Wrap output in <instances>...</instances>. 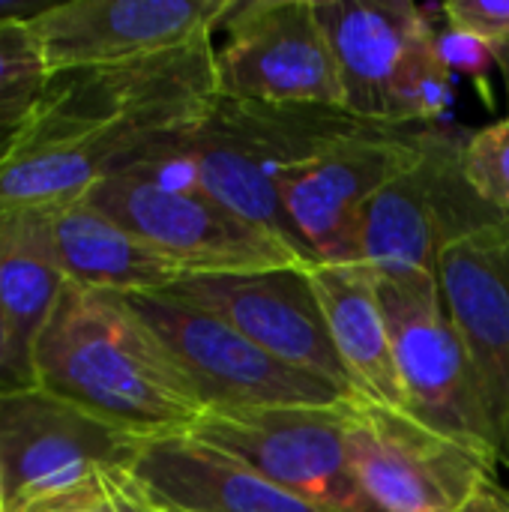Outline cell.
Returning a JSON list of instances; mask_svg holds the SVG:
<instances>
[{
	"instance_id": "6da1fadb",
	"label": "cell",
	"mask_w": 509,
	"mask_h": 512,
	"mask_svg": "<svg viewBox=\"0 0 509 512\" xmlns=\"http://www.w3.org/2000/svg\"><path fill=\"white\" fill-rule=\"evenodd\" d=\"M213 99V39L51 78L0 162V210L78 201L120 171L159 165Z\"/></svg>"
},
{
	"instance_id": "7a4b0ae2",
	"label": "cell",
	"mask_w": 509,
	"mask_h": 512,
	"mask_svg": "<svg viewBox=\"0 0 509 512\" xmlns=\"http://www.w3.org/2000/svg\"><path fill=\"white\" fill-rule=\"evenodd\" d=\"M36 384L138 441L189 435L207 414L159 336L120 297L66 285L33 342Z\"/></svg>"
},
{
	"instance_id": "3957f363",
	"label": "cell",
	"mask_w": 509,
	"mask_h": 512,
	"mask_svg": "<svg viewBox=\"0 0 509 512\" xmlns=\"http://www.w3.org/2000/svg\"><path fill=\"white\" fill-rule=\"evenodd\" d=\"M363 123L342 108L216 96L192 126L168 141L159 165H180L207 195L297 249L279 201L282 177Z\"/></svg>"
},
{
	"instance_id": "277c9868",
	"label": "cell",
	"mask_w": 509,
	"mask_h": 512,
	"mask_svg": "<svg viewBox=\"0 0 509 512\" xmlns=\"http://www.w3.org/2000/svg\"><path fill=\"white\" fill-rule=\"evenodd\" d=\"M327 30L342 108L366 123L408 129L450 108L453 66L426 9L411 0H315Z\"/></svg>"
},
{
	"instance_id": "5b68a950",
	"label": "cell",
	"mask_w": 509,
	"mask_h": 512,
	"mask_svg": "<svg viewBox=\"0 0 509 512\" xmlns=\"http://www.w3.org/2000/svg\"><path fill=\"white\" fill-rule=\"evenodd\" d=\"M84 198L186 276L312 267L291 243L207 195L180 165L120 171L96 183Z\"/></svg>"
},
{
	"instance_id": "8992f818",
	"label": "cell",
	"mask_w": 509,
	"mask_h": 512,
	"mask_svg": "<svg viewBox=\"0 0 509 512\" xmlns=\"http://www.w3.org/2000/svg\"><path fill=\"white\" fill-rule=\"evenodd\" d=\"M348 456L372 512H462L501 462L426 426L408 408L342 399Z\"/></svg>"
},
{
	"instance_id": "52a82bcc",
	"label": "cell",
	"mask_w": 509,
	"mask_h": 512,
	"mask_svg": "<svg viewBox=\"0 0 509 512\" xmlns=\"http://www.w3.org/2000/svg\"><path fill=\"white\" fill-rule=\"evenodd\" d=\"M405 408L453 441L498 459L465 342L438 273L375 270ZM501 462V459H498Z\"/></svg>"
},
{
	"instance_id": "ba28073f",
	"label": "cell",
	"mask_w": 509,
	"mask_h": 512,
	"mask_svg": "<svg viewBox=\"0 0 509 512\" xmlns=\"http://www.w3.org/2000/svg\"><path fill=\"white\" fill-rule=\"evenodd\" d=\"M144 444L39 384L0 396L6 512H36L132 471Z\"/></svg>"
},
{
	"instance_id": "9c48e42d",
	"label": "cell",
	"mask_w": 509,
	"mask_h": 512,
	"mask_svg": "<svg viewBox=\"0 0 509 512\" xmlns=\"http://www.w3.org/2000/svg\"><path fill=\"white\" fill-rule=\"evenodd\" d=\"M429 132L432 126L363 123L282 177L279 201L309 264H363V213L396 174L420 159Z\"/></svg>"
},
{
	"instance_id": "30bf717a",
	"label": "cell",
	"mask_w": 509,
	"mask_h": 512,
	"mask_svg": "<svg viewBox=\"0 0 509 512\" xmlns=\"http://www.w3.org/2000/svg\"><path fill=\"white\" fill-rule=\"evenodd\" d=\"M213 72L222 99L342 108L339 69L315 0H234L213 36Z\"/></svg>"
},
{
	"instance_id": "8fae6325",
	"label": "cell",
	"mask_w": 509,
	"mask_h": 512,
	"mask_svg": "<svg viewBox=\"0 0 509 512\" xmlns=\"http://www.w3.org/2000/svg\"><path fill=\"white\" fill-rule=\"evenodd\" d=\"M465 138L432 126L420 159L369 201L360 225L363 264L438 273L456 240L507 219L471 189L462 168Z\"/></svg>"
},
{
	"instance_id": "7c38bea8",
	"label": "cell",
	"mask_w": 509,
	"mask_h": 512,
	"mask_svg": "<svg viewBox=\"0 0 509 512\" xmlns=\"http://www.w3.org/2000/svg\"><path fill=\"white\" fill-rule=\"evenodd\" d=\"M327 512H372L348 456L342 402L207 411L189 432Z\"/></svg>"
},
{
	"instance_id": "4fadbf2b",
	"label": "cell",
	"mask_w": 509,
	"mask_h": 512,
	"mask_svg": "<svg viewBox=\"0 0 509 512\" xmlns=\"http://www.w3.org/2000/svg\"><path fill=\"white\" fill-rule=\"evenodd\" d=\"M159 336L207 411L336 405L348 393L267 354L222 318L171 294H120Z\"/></svg>"
},
{
	"instance_id": "5bb4252c",
	"label": "cell",
	"mask_w": 509,
	"mask_h": 512,
	"mask_svg": "<svg viewBox=\"0 0 509 512\" xmlns=\"http://www.w3.org/2000/svg\"><path fill=\"white\" fill-rule=\"evenodd\" d=\"M189 306H198L249 342L279 357L282 363L309 372L342 393L354 396V381L339 360L309 267H282L258 273H189L168 291Z\"/></svg>"
},
{
	"instance_id": "9a60e30c",
	"label": "cell",
	"mask_w": 509,
	"mask_h": 512,
	"mask_svg": "<svg viewBox=\"0 0 509 512\" xmlns=\"http://www.w3.org/2000/svg\"><path fill=\"white\" fill-rule=\"evenodd\" d=\"M231 9L234 0H69L30 18V30L57 78L213 39Z\"/></svg>"
},
{
	"instance_id": "2e32d148",
	"label": "cell",
	"mask_w": 509,
	"mask_h": 512,
	"mask_svg": "<svg viewBox=\"0 0 509 512\" xmlns=\"http://www.w3.org/2000/svg\"><path fill=\"white\" fill-rule=\"evenodd\" d=\"M438 282L509 471V219L456 240L438 261Z\"/></svg>"
},
{
	"instance_id": "e0dca14e",
	"label": "cell",
	"mask_w": 509,
	"mask_h": 512,
	"mask_svg": "<svg viewBox=\"0 0 509 512\" xmlns=\"http://www.w3.org/2000/svg\"><path fill=\"white\" fill-rule=\"evenodd\" d=\"M132 474L168 512H327L192 435L147 441Z\"/></svg>"
},
{
	"instance_id": "ac0fdd59",
	"label": "cell",
	"mask_w": 509,
	"mask_h": 512,
	"mask_svg": "<svg viewBox=\"0 0 509 512\" xmlns=\"http://www.w3.org/2000/svg\"><path fill=\"white\" fill-rule=\"evenodd\" d=\"M69 285L105 294H159L186 273L87 198L39 207Z\"/></svg>"
},
{
	"instance_id": "d6986e66",
	"label": "cell",
	"mask_w": 509,
	"mask_h": 512,
	"mask_svg": "<svg viewBox=\"0 0 509 512\" xmlns=\"http://www.w3.org/2000/svg\"><path fill=\"white\" fill-rule=\"evenodd\" d=\"M309 279L354 390L375 402L405 408L378 273L369 264H312Z\"/></svg>"
},
{
	"instance_id": "ffe728a7",
	"label": "cell",
	"mask_w": 509,
	"mask_h": 512,
	"mask_svg": "<svg viewBox=\"0 0 509 512\" xmlns=\"http://www.w3.org/2000/svg\"><path fill=\"white\" fill-rule=\"evenodd\" d=\"M66 285L42 210H0V306L30 351Z\"/></svg>"
},
{
	"instance_id": "44dd1931",
	"label": "cell",
	"mask_w": 509,
	"mask_h": 512,
	"mask_svg": "<svg viewBox=\"0 0 509 512\" xmlns=\"http://www.w3.org/2000/svg\"><path fill=\"white\" fill-rule=\"evenodd\" d=\"M51 75L30 21H0V132H18L42 102Z\"/></svg>"
},
{
	"instance_id": "7402d4cb",
	"label": "cell",
	"mask_w": 509,
	"mask_h": 512,
	"mask_svg": "<svg viewBox=\"0 0 509 512\" xmlns=\"http://www.w3.org/2000/svg\"><path fill=\"white\" fill-rule=\"evenodd\" d=\"M462 168L471 189L509 219V117L465 138Z\"/></svg>"
},
{
	"instance_id": "603a6c76",
	"label": "cell",
	"mask_w": 509,
	"mask_h": 512,
	"mask_svg": "<svg viewBox=\"0 0 509 512\" xmlns=\"http://www.w3.org/2000/svg\"><path fill=\"white\" fill-rule=\"evenodd\" d=\"M36 512H168L132 471L111 474L69 498H60Z\"/></svg>"
},
{
	"instance_id": "cb8c5ba5",
	"label": "cell",
	"mask_w": 509,
	"mask_h": 512,
	"mask_svg": "<svg viewBox=\"0 0 509 512\" xmlns=\"http://www.w3.org/2000/svg\"><path fill=\"white\" fill-rule=\"evenodd\" d=\"M447 27L483 48L509 42V0H450L441 6Z\"/></svg>"
},
{
	"instance_id": "d4e9b609",
	"label": "cell",
	"mask_w": 509,
	"mask_h": 512,
	"mask_svg": "<svg viewBox=\"0 0 509 512\" xmlns=\"http://www.w3.org/2000/svg\"><path fill=\"white\" fill-rule=\"evenodd\" d=\"M27 387H36L33 351L18 336V330L12 327V321L6 318L0 306V396L18 393Z\"/></svg>"
},
{
	"instance_id": "484cf974",
	"label": "cell",
	"mask_w": 509,
	"mask_h": 512,
	"mask_svg": "<svg viewBox=\"0 0 509 512\" xmlns=\"http://www.w3.org/2000/svg\"><path fill=\"white\" fill-rule=\"evenodd\" d=\"M462 512H509V486L501 483V477L489 480Z\"/></svg>"
},
{
	"instance_id": "4316f807",
	"label": "cell",
	"mask_w": 509,
	"mask_h": 512,
	"mask_svg": "<svg viewBox=\"0 0 509 512\" xmlns=\"http://www.w3.org/2000/svg\"><path fill=\"white\" fill-rule=\"evenodd\" d=\"M48 6V0H0V21H30Z\"/></svg>"
},
{
	"instance_id": "83f0119b",
	"label": "cell",
	"mask_w": 509,
	"mask_h": 512,
	"mask_svg": "<svg viewBox=\"0 0 509 512\" xmlns=\"http://www.w3.org/2000/svg\"><path fill=\"white\" fill-rule=\"evenodd\" d=\"M489 54H492V60L498 63V69H501V78H504V87H507V96H509V42L498 45V48H492Z\"/></svg>"
},
{
	"instance_id": "f1b7e54d",
	"label": "cell",
	"mask_w": 509,
	"mask_h": 512,
	"mask_svg": "<svg viewBox=\"0 0 509 512\" xmlns=\"http://www.w3.org/2000/svg\"><path fill=\"white\" fill-rule=\"evenodd\" d=\"M15 135H18V132H0V159H3L6 153H9V147H12Z\"/></svg>"
},
{
	"instance_id": "f546056e",
	"label": "cell",
	"mask_w": 509,
	"mask_h": 512,
	"mask_svg": "<svg viewBox=\"0 0 509 512\" xmlns=\"http://www.w3.org/2000/svg\"><path fill=\"white\" fill-rule=\"evenodd\" d=\"M0 512H6V486H3V471H0Z\"/></svg>"
},
{
	"instance_id": "4dcf8cb0",
	"label": "cell",
	"mask_w": 509,
	"mask_h": 512,
	"mask_svg": "<svg viewBox=\"0 0 509 512\" xmlns=\"http://www.w3.org/2000/svg\"><path fill=\"white\" fill-rule=\"evenodd\" d=\"M3 159H6V156H3ZM3 159H0V162H3Z\"/></svg>"
}]
</instances>
